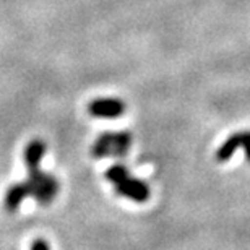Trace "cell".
I'll return each mask as SVG.
<instances>
[{"label": "cell", "mask_w": 250, "mask_h": 250, "mask_svg": "<svg viewBox=\"0 0 250 250\" xmlns=\"http://www.w3.org/2000/svg\"><path fill=\"white\" fill-rule=\"evenodd\" d=\"M44 153H46V145L41 140H33L26 145V148H24V164H26L28 171L39 169Z\"/></svg>", "instance_id": "cell-6"}, {"label": "cell", "mask_w": 250, "mask_h": 250, "mask_svg": "<svg viewBox=\"0 0 250 250\" xmlns=\"http://www.w3.org/2000/svg\"><path fill=\"white\" fill-rule=\"evenodd\" d=\"M242 148L246 151V156L250 161V132H236L224 142L216 151V161L226 163L236 153V149Z\"/></svg>", "instance_id": "cell-3"}, {"label": "cell", "mask_w": 250, "mask_h": 250, "mask_svg": "<svg viewBox=\"0 0 250 250\" xmlns=\"http://www.w3.org/2000/svg\"><path fill=\"white\" fill-rule=\"evenodd\" d=\"M26 197H29L28 184L26 182L15 184V186L8 188L7 195H5V208H7L8 211H15Z\"/></svg>", "instance_id": "cell-7"}, {"label": "cell", "mask_w": 250, "mask_h": 250, "mask_svg": "<svg viewBox=\"0 0 250 250\" xmlns=\"http://www.w3.org/2000/svg\"><path fill=\"white\" fill-rule=\"evenodd\" d=\"M88 111L94 117H119L122 116L125 111V104L121 99H114V98H101V99H94L88 104Z\"/></svg>", "instance_id": "cell-5"}, {"label": "cell", "mask_w": 250, "mask_h": 250, "mask_svg": "<svg viewBox=\"0 0 250 250\" xmlns=\"http://www.w3.org/2000/svg\"><path fill=\"white\" fill-rule=\"evenodd\" d=\"M26 184L29 187V195L36 198L39 205H49L59 192L57 179L51 174L42 172L41 169L29 171V179Z\"/></svg>", "instance_id": "cell-2"}, {"label": "cell", "mask_w": 250, "mask_h": 250, "mask_svg": "<svg viewBox=\"0 0 250 250\" xmlns=\"http://www.w3.org/2000/svg\"><path fill=\"white\" fill-rule=\"evenodd\" d=\"M31 250H49V246L46 244V241H42V239H36V241L33 242Z\"/></svg>", "instance_id": "cell-8"}, {"label": "cell", "mask_w": 250, "mask_h": 250, "mask_svg": "<svg viewBox=\"0 0 250 250\" xmlns=\"http://www.w3.org/2000/svg\"><path fill=\"white\" fill-rule=\"evenodd\" d=\"M114 186H116V190L122 195V197H127L130 200H133V202L143 203L149 198L148 184L132 177L130 174L122 177L121 181H119L117 184H114Z\"/></svg>", "instance_id": "cell-4"}, {"label": "cell", "mask_w": 250, "mask_h": 250, "mask_svg": "<svg viewBox=\"0 0 250 250\" xmlns=\"http://www.w3.org/2000/svg\"><path fill=\"white\" fill-rule=\"evenodd\" d=\"M132 146V135L127 132H106L101 133L94 142L91 153L94 158L104 156H124Z\"/></svg>", "instance_id": "cell-1"}]
</instances>
